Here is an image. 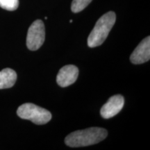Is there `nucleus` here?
<instances>
[{"label": "nucleus", "instance_id": "nucleus-1", "mask_svg": "<svg viewBox=\"0 0 150 150\" xmlns=\"http://www.w3.org/2000/svg\"><path fill=\"white\" fill-rule=\"evenodd\" d=\"M108 131L99 127H91L83 130L76 131L69 134L65 142L70 147H81L99 143L106 138Z\"/></svg>", "mask_w": 150, "mask_h": 150}, {"label": "nucleus", "instance_id": "nucleus-2", "mask_svg": "<svg viewBox=\"0 0 150 150\" xmlns=\"http://www.w3.org/2000/svg\"><path fill=\"white\" fill-rule=\"evenodd\" d=\"M115 13L112 11L103 15L97 20L88 38V45L89 47H96L104 42L115 24Z\"/></svg>", "mask_w": 150, "mask_h": 150}, {"label": "nucleus", "instance_id": "nucleus-3", "mask_svg": "<svg viewBox=\"0 0 150 150\" xmlns=\"http://www.w3.org/2000/svg\"><path fill=\"white\" fill-rule=\"evenodd\" d=\"M17 115L22 119L28 120L38 125H45L52 119V114L49 110L31 103L21 105L18 108Z\"/></svg>", "mask_w": 150, "mask_h": 150}, {"label": "nucleus", "instance_id": "nucleus-4", "mask_svg": "<svg viewBox=\"0 0 150 150\" xmlns=\"http://www.w3.org/2000/svg\"><path fill=\"white\" fill-rule=\"evenodd\" d=\"M45 38V29L42 20H37L31 24L28 30L27 46L29 50L35 51L44 43Z\"/></svg>", "mask_w": 150, "mask_h": 150}, {"label": "nucleus", "instance_id": "nucleus-5", "mask_svg": "<svg viewBox=\"0 0 150 150\" xmlns=\"http://www.w3.org/2000/svg\"><path fill=\"white\" fill-rule=\"evenodd\" d=\"M125 99L120 95L112 96L101 108V115L104 119H109L117 115L122 109Z\"/></svg>", "mask_w": 150, "mask_h": 150}, {"label": "nucleus", "instance_id": "nucleus-6", "mask_svg": "<svg viewBox=\"0 0 150 150\" xmlns=\"http://www.w3.org/2000/svg\"><path fill=\"white\" fill-rule=\"evenodd\" d=\"M79 69L73 65H67L60 70L56 76V81L61 87L65 88L72 85L78 78Z\"/></svg>", "mask_w": 150, "mask_h": 150}, {"label": "nucleus", "instance_id": "nucleus-7", "mask_svg": "<svg viewBox=\"0 0 150 150\" xmlns=\"http://www.w3.org/2000/svg\"><path fill=\"white\" fill-rule=\"evenodd\" d=\"M150 59V37L145 38L140 42L130 56V61L134 64H142Z\"/></svg>", "mask_w": 150, "mask_h": 150}, {"label": "nucleus", "instance_id": "nucleus-8", "mask_svg": "<svg viewBox=\"0 0 150 150\" xmlns=\"http://www.w3.org/2000/svg\"><path fill=\"white\" fill-rule=\"evenodd\" d=\"M17 80V74L11 68L0 71V89L9 88L14 86Z\"/></svg>", "mask_w": 150, "mask_h": 150}, {"label": "nucleus", "instance_id": "nucleus-9", "mask_svg": "<svg viewBox=\"0 0 150 150\" xmlns=\"http://www.w3.org/2000/svg\"><path fill=\"white\" fill-rule=\"evenodd\" d=\"M92 0H73L71 5V10L73 13H79L86 8Z\"/></svg>", "mask_w": 150, "mask_h": 150}, {"label": "nucleus", "instance_id": "nucleus-10", "mask_svg": "<svg viewBox=\"0 0 150 150\" xmlns=\"http://www.w3.org/2000/svg\"><path fill=\"white\" fill-rule=\"evenodd\" d=\"M19 0H0V7L5 10L13 11L18 8Z\"/></svg>", "mask_w": 150, "mask_h": 150}]
</instances>
